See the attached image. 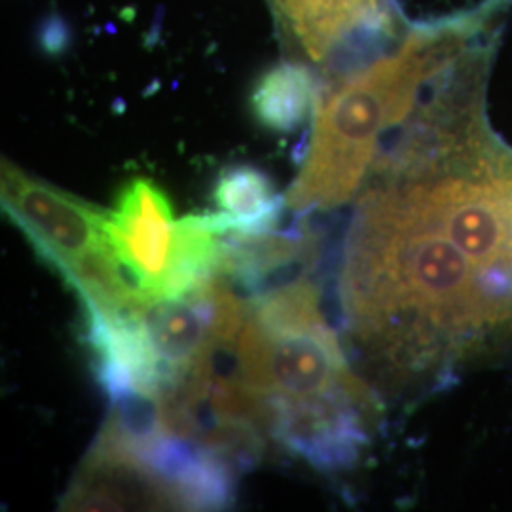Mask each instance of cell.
Here are the masks:
<instances>
[{
  "instance_id": "cell-2",
  "label": "cell",
  "mask_w": 512,
  "mask_h": 512,
  "mask_svg": "<svg viewBox=\"0 0 512 512\" xmlns=\"http://www.w3.org/2000/svg\"><path fill=\"white\" fill-rule=\"evenodd\" d=\"M512 0H486L469 12L421 21L395 48L323 74L311 135L287 190V207L308 215L351 202L366 183L387 135L416 109L433 74L476 38L499 29Z\"/></svg>"
},
{
  "instance_id": "cell-3",
  "label": "cell",
  "mask_w": 512,
  "mask_h": 512,
  "mask_svg": "<svg viewBox=\"0 0 512 512\" xmlns=\"http://www.w3.org/2000/svg\"><path fill=\"white\" fill-rule=\"evenodd\" d=\"M2 211L38 258L80 296L84 310L141 313L148 304L112 253L109 211L29 175L6 158L0 173Z\"/></svg>"
},
{
  "instance_id": "cell-5",
  "label": "cell",
  "mask_w": 512,
  "mask_h": 512,
  "mask_svg": "<svg viewBox=\"0 0 512 512\" xmlns=\"http://www.w3.org/2000/svg\"><path fill=\"white\" fill-rule=\"evenodd\" d=\"M287 59L342 73L404 35L395 0H266Z\"/></svg>"
},
{
  "instance_id": "cell-7",
  "label": "cell",
  "mask_w": 512,
  "mask_h": 512,
  "mask_svg": "<svg viewBox=\"0 0 512 512\" xmlns=\"http://www.w3.org/2000/svg\"><path fill=\"white\" fill-rule=\"evenodd\" d=\"M167 490L175 509L224 511L236 501L238 469L198 440L164 433L135 452Z\"/></svg>"
},
{
  "instance_id": "cell-8",
  "label": "cell",
  "mask_w": 512,
  "mask_h": 512,
  "mask_svg": "<svg viewBox=\"0 0 512 512\" xmlns=\"http://www.w3.org/2000/svg\"><path fill=\"white\" fill-rule=\"evenodd\" d=\"M222 247L220 275L253 298L308 277L321 256V241L304 222L279 234L230 236Z\"/></svg>"
},
{
  "instance_id": "cell-10",
  "label": "cell",
  "mask_w": 512,
  "mask_h": 512,
  "mask_svg": "<svg viewBox=\"0 0 512 512\" xmlns=\"http://www.w3.org/2000/svg\"><path fill=\"white\" fill-rule=\"evenodd\" d=\"M319 80L310 65L285 59L260 74L251 90V112L262 128L294 133L313 120Z\"/></svg>"
},
{
  "instance_id": "cell-4",
  "label": "cell",
  "mask_w": 512,
  "mask_h": 512,
  "mask_svg": "<svg viewBox=\"0 0 512 512\" xmlns=\"http://www.w3.org/2000/svg\"><path fill=\"white\" fill-rule=\"evenodd\" d=\"M105 232L147 304L181 298L220 274L224 247L205 213L175 219L169 196L147 177L118 192Z\"/></svg>"
},
{
  "instance_id": "cell-9",
  "label": "cell",
  "mask_w": 512,
  "mask_h": 512,
  "mask_svg": "<svg viewBox=\"0 0 512 512\" xmlns=\"http://www.w3.org/2000/svg\"><path fill=\"white\" fill-rule=\"evenodd\" d=\"M215 211L205 217L217 234L258 236L274 232L287 207V196L277 192L272 177L251 164L224 167L213 184Z\"/></svg>"
},
{
  "instance_id": "cell-6",
  "label": "cell",
  "mask_w": 512,
  "mask_h": 512,
  "mask_svg": "<svg viewBox=\"0 0 512 512\" xmlns=\"http://www.w3.org/2000/svg\"><path fill=\"white\" fill-rule=\"evenodd\" d=\"M262 427L296 459L315 471L338 473L357 465L382 414L374 391L317 397H272L260 403Z\"/></svg>"
},
{
  "instance_id": "cell-1",
  "label": "cell",
  "mask_w": 512,
  "mask_h": 512,
  "mask_svg": "<svg viewBox=\"0 0 512 512\" xmlns=\"http://www.w3.org/2000/svg\"><path fill=\"white\" fill-rule=\"evenodd\" d=\"M365 186L340 262L344 329L380 389L429 393L512 336V289L395 188Z\"/></svg>"
}]
</instances>
